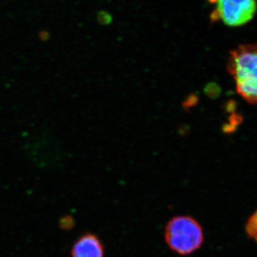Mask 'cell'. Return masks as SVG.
Returning a JSON list of instances; mask_svg holds the SVG:
<instances>
[{"instance_id":"1","label":"cell","mask_w":257,"mask_h":257,"mask_svg":"<svg viewBox=\"0 0 257 257\" xmlns=\"http://www.w3.org/2000/svg\"><path fill=\"white\" fill-rule=\"evenodd\" d=\"M228 69L236 90L251 104L257 103V44L241 45L230 54Z\"/></svg>"},{"instance_id":"2","label":"cell","mask_w":257,"mask_h":257,"mask_svg":"<svg viewBox=\"0 0 257 257\" xmlns=\"http://www.w3.org/2000/svg\"><path fill=\"white\" fill-rule=\"evenodd\" d=\"M166 244L179 256H189L204 242L202 226L189 215L173 216L167 221L164 233Z\"/></svg>"},{"instance_id":"3","label":"cell","mask_w":257,"mask_h":257,"mask_svg":"<svg viewBox=\"0 0 257 257\" xmlns=\"http://www.w3.org/2000/svg\"><path fill=\"white\" fill-rule=\"evenodd\" d=\"M216 8L211 13V22L221 20L229 27H239L251 21L257 9L256 2L253 0L243 1L212 2Z\"/></svg>"},{"instance_id":"4","label":"cell","mask_w":257,"mask_h":257,"mask_svg":"<svg viewBox=\"0 0 257 257\" xmlns=\"http://www.w3.org/2000/svg\"><path fill=\"white\" fill-rule=\"evenodd\" d=\"M72 257H105L104 245L98 235L87 232L76 240L71 251Z\"/></svg>"},{"instance_id":"5","label":"cell","mask_w":257,"mask_h":257,"mask_svg":"<svg viewBox=\"0 0 257 257\" xmlns=\"http://www.w3.org/2000/svg\"><path fill=\"white\" fill-rule=\"evenodd\" d=\"M246 228L247 234L257 241V211L248 219Z\"/></svg>"},{"instance_id":"6","label":"cell","mask_w":257,"mask_h":257,"mask_svg":"<svg viewBox=\"0 0 257 257\" xmlns=\"http://www.w3.org/2000/svg\"><path fill=\"white\" fill-rule=\"evenodd\" d=\"M97 20L99 24L103 25H109L112 23V16L106 11H100L97 15Z\"/></svg>"},{"instance_id":"7","label":"cell","mask_w":257,"mask_h":257,"mask_svg":"<svg viewBox=\"0 0 257 257\" xmlns=\"http://www.w3.org/2000/svg\"><path fill=\"white\" fill-rule=\"evenodd\" d=\"M197 102V96L194 95V94H191L187 98V100L184 101L182 105H183L184 110L188 111L189 108L195 106Z\"/></svg>"}]
</instances>
